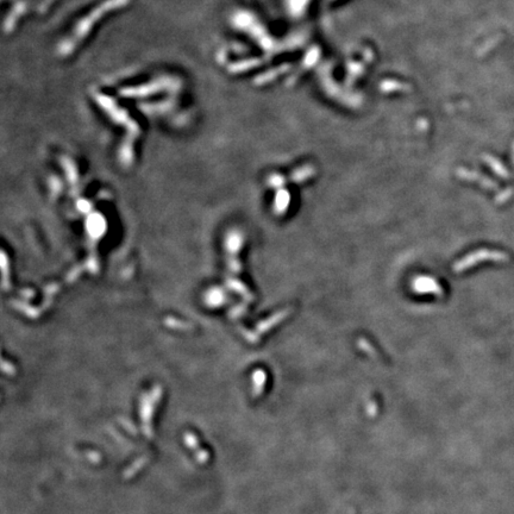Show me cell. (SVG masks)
<instances>
[{
  "label": "cell",
  "mask_w": 514,
  "mask_h": 514,
  "mask_svg": "<svg viewBox=\"0 0 514 514\" xmlns=\"http://www.w3.org/2000/svg\"><path fill=\"white\" fill-rule=\"evenodd\" d=\"M414 289L418 293H435L437 294L441 292L439 285H437L433 278L430 277H418L414 281Z\"/></svg>",
  "instance_id": "cell-2"
},
{
  "label": "cell",
  "mask_w": 514,
  "mask_h": 514,
  "mask_svg": "<svg viewBox=\"0 0 514 514\" xmlns=\"http://www.w3.org/2000/svg\"><path fill=\"white\" fill-rule=\"evenodd\" d=\"M512 162H513V165H514V150H513V156H512Z\"/></svg>",
  "instance_id": "cell-6"
},
{
  "label": "cell",
  "mask_w": 514,
  "mask_h": 514,
  "mask_svg": "<svg viewBox=\"0 0 514 514\" xmlns=\"http://www.w3.org/2000/svg\"><path fill=\"white\" fill-rule=\"evenodd\" d=\"M460 176H463V178H465V179H469V180H476L475 182H478L481 186L486 187V188H489V189L497 188V184H495L494 181H492L491 179H488V178H484V176H482L477 173H473V171H469V170H463V173H460Z\"/></svg>",
  "instance_id": "cell-3"
},
{
  "label": "cell",
  "mask_w": 514,
  "mask_h": 514,
  "mask_svg": "<svg viewBox=\"0 0 514 514\" xmlns=\"http://www.w3.org/2000/svg\"><path fill=\"white\" fill-rule=\"evenodd\" d=\"M482 261H494V262H508L510 256L502 251L497 250H488V249H481V250L474 251L470 255L465 256L464 258L460 259L459 263L455 264L454 269L456 272H462V270L468 269L473 267L474 264L478 263Z\"/></svg>",
  "instance_id": "cell-1"
},
{
  "label": "cell",
  "mask_w": 514,
  "mask_h": 514,
  "mask_svg": "<svg viewBox=\"0 0 514 514\" xmlns=\"http://www.w3.org/2000/svg\"><path fill=\"white\" fill-rule=\"evenodd\" d=\"M486 160H487V163L489 165V167H491L492 169L497 174V175L501 176V178H508V176H510V174H508V170L506 169L505 167H503V165L499 162V161L492 159V157H489V156H487Z\"/></svg>",
  "instance_id": "cell-4"
},
{
  "label": "cell",
  "mask_w": 514,
  "mask_h": 514,
  "mask_svg": "<svg viewBox=\"0 0 514 514\" xmlns=\"http://www.w3.org/2000/svg\"><path fill=\"white\" fill-rule=\"evenodd\" d=\"M511 195H512V189H511V188L506 189L505 192H502L501 194H499V197L496 198V202H497V203H502V202H505L506 200H507L508 198L511 197Z\"/></svg>",
  "instance_id": "cell-5"
}]
</instances>
